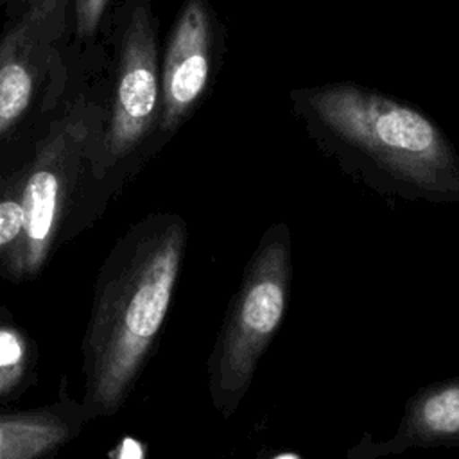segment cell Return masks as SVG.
I'll return each instance as SVG.
<instances>
[{
  "label": "cell",
  "instance_id": "cell-1",
  "mask_svg": "<svg viewBox=\"0 0 459 459\" xmlns=\"http://www.w3.org/2000/svg\"><path fill=\"white\" fill-rule=\"evenodd\" d=\"M186 222L154 212L129 226L104 258L81 342L82 403L91 420L131 396L165 325L186 249Z\"/></svg>",
  "mask_w": 459,
  "mask_h": 459
},
{
  "label": "cell",
  "instance_id": "cell-2",
  "mask_svg": "<svg viewBox=\"0 0 459 459\" xmlns=\"http://www.w3.org/2000/svg\"><path fill=\"white\" fill-rule=\"evenodd\" d=\"M290 100L319 145L380 186L459 201V156L425 113L355 82L298 88Z\"/></svg>",
  "mask_w": 459,
  "mask_h": 459
},
{
  "label": "cell",
  "instance_id": "cell-3",
  "mask_svg": "<svg viewBox=\"0 0 459 459\" xmlns=\"http://www.w3.org/2000/svg\"><path fill=\"white\" fill-rule=\"evenodd\" d=\"M111 43L104 122L63 244L90 230L133 174L158 151L161 90L158 20L151 0H122L113 20Z\"/></svg>",
  "mask_w": 459,
  "mask_h": 459
},
{
  "label": "cell",
  "instance_id": "cell-4",
  "mask_svg": "<svg viewBox=\"0 0 459 459\" xmlns=\"http://www.w3.org/2000/svg\"><path fill=\"white\" fill-rule=\"evenodd\" d=\"M290 278V231L276 222L262 235L208 359V391L222 418L237 411L283 321Z\"/></svg>",
  "mask_w": 459,
  "mask_h": 459
},
{
  "label": "cell",
  "instance_id": "cell-5",
  "mask_svg": "<svg viewBox=\"0 0 459 459\" xmlns=\"http://www.w3.org/2000/svg\"><path fill=\"white\" fill-rule=\"evenodd\" d=\"M72 0H9L0 29V147L27 129L66 79Z\"/></svg>",
  "mask_w": 459,
  "mask_h": 459
},
{
  "label": "cell",
  "instance_id": "cell-6",
  "mask_svg": "<svg viewBox=\"0 0 459 459\" xmlns=\"http://www.w3.org/2000/svg\"><path fill=\"white\" fill-rule=\"evenodd\" d=\"M217 54V22L208 0H185L160 65L161 109L158 149L185 124L204 97Z\"/></svg>",
  "mask_w": 459,
  "mask_h": 459
},
{
  "label": "cell",
  "instance_id": "cell-7",
  "mask_svg": "<svg viewBox=\"0 0 459 459\" xmlns=\"http://www.w3.org/2000/svg\"><path fill=\"white\" fill-rule=\"evenodd\" d=\"M434 446H459V375L416 391L407 400L391 437L375 441L364 434L357 445L348 448L344 459H380Z\"/></svg>",
  "mask_w": 459,
  "mask_h": 459
},
{
  "label": "cell",
  "instance_id": "cell-8",
  "mask_svg": "<svg viewBox=\"0 0 459 459\" xmlns=\"http://www.w3.org/2000/svg\"><path fill=\"white\" fill-rule=\"evenodd\" d=\"M91 421L82 400L68 393L63 378L54 402L0 411V459H50Z\"/></svg>",
  "mask_w": 459,
  "mask_h": 459
},
{
  "label": "cell",
  "instance_id": "cell-9",
  "mask_svg": "<svg viewBox=\"0 0 459 459\" xmlns=\"http://www.w3.org/2000/svg\"><path fill=\"white\" fill-rule=\"evenodd\" d=\"M27 154L29 136L25 131L0 147V276L14 283H18L25 231L23 183Z\"/></svg>",
  "mask_w": 459,
  "mask_h": 459
},
{
  "label": "cell",
  "instance_id": "cell-10",
  "mask_svg": "<svg viewBox=\"0 0 459 459\" xmlns=\"http://www.w3.org/2000/svg\"><path fill=\"white\" fill-rule=\"evenodd\" d=\"M34 368L32 341L7 310H0V400L18 396L29 385Z\"/></svg>",
  "mask_w": 459,
  "mask_h": 459
},
{
  "label": "cell",
  "instance_id": "cell-11",
  "mask_svg": "<svg viewBox=\"0 0 459 459\" xmlns=\"http://www.w3.org/2000/svg\"><path fill=\"white\" fill-rule=\"evenodd\" d=\"M111 0H72V43L90 45L97 41Z\"/></svg>",
  "mask_w": 459,
  "mask_h": 459
},
{
  "label": "cell",
  "instance_id": "cell-12",
  "mask_svg": "<svg viewBox=\"0 0 459 459\" xmlns=\"http://www.w3.org/2000/svg\"><path fill=\"white\" fill-rule=\"evenodd\" d=\"M280 459H294V457H290V455H285V457H280Z\"/></svg>",
  "mask_w": 459,
  "mask_h": 459
},
{
  "label": "cell",
  "instance_id": "cell-13",
  "mask_svg": "<svg viewBox=\"0 0 459 459\" xmlns=\"http://www.w3.org/2000/svg\"><path fill=\"white\" fill-rule=\"evenodd\" d=\"M0 2H4V4H7V2H9V0H0Z\"/></svg>",
  "mask_w": 459,
  "mask_h": 459
}]
</instances>
